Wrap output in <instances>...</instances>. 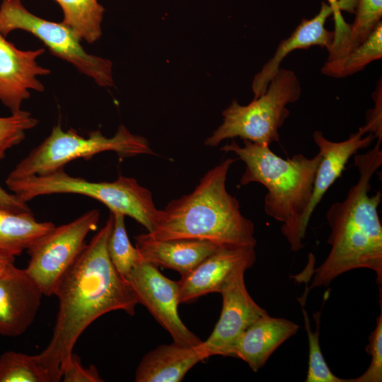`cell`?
<instances>
[{
  "instance_id": "cell-1",
  "label": "cell",
  "mask_w": 382,
  "mask_h": 382,
  "mask_svg": "<svg viewBox=\"0 0 382 382\" xmlns=\"http://www.w3.org/2000/svg\"><path fill=\"white\" fill-rule=\"evenodd\" d=\"M113 221L110 212L54 293L59 310L52 335L46 348L37 354L53 382L61 381L76 342L93 321L117 310L134 314L137 298L127 279L113 266L107 250Z\"/></svg>"
},
{
  "instance_id": "cell-2",
  "label": "cell",
  "mask_w": 382,
  "mask_h": 382,
  "mask_svg": "<svg viewBox=\"0 0 382 382\" xmlns=\"http://www.w3.org/2000/svg\"><path fill=\"white\" fill-rule=\"evenodd\" d=\"M381 141L364 154H354L359 172L357 182L346 197L330 205L326 218L331 232L327 243L330 250L316 270L308 290L328 286L338 276L347 272L366 268L376 274L381 294L382 226L378 208L382 194L370 195L371 179L382 165Z\"/></svg>"
},
{
  "instance_id": "cell-3",
  "label": "cell",
  "mask_w": 382,
  "mask_h": 382,
  "mask_svg": "<svg viewBox=\"0 0 382 382\" xmlns=\"http://www.w3.org/2000/svg\"><path fill=\"white\" fill-rule=\"evenodd\" d=\"M236 161L225 159L204 174L191 193L169 202L144 236L255 247V224L242 214L238 200L226 189L228 172Z\"/></svg>"
},
{
  "instance_id": "cell-4",
  "label": "cell",
  "mask_w": 382,
  "mask_h": 382,
  "mask_svg": "<svg viewBox=\"0 0 382 382\" xmlns=\"http://www.w3.org/2000/svg\"><path fill=\"white\" fill-rule=\"evenodd\" d=\"M220 150L236 154L245 163L241 185L258 183L267 190L264 199L265 213L282 224L281 231L290 250H301L306 233L304 218L321 158L320 153L312 158L298 154L283 158L270 146L248 140H243V146L232 140Z\"/></svg>"
},
{
  "instance_id": "cell-5",
  "label": "cell",
  "mask_w": 382,
  "mask_h": 382,
  "mask_svg": "<svg viewBox=\"0 0 382 382\" xmlns=\"http://www.w3.org/2000/svg\"><path fill=\"white\" fill-rule=\"evenodd\" d=\"M8 189L26 202L41 195L77 194L93 198L110 212L128 216L142 225L147 232L155 227L160 214L151 191L136 179L122 175L112 182H92L71 176L63 168L42 175L6 180Z\"/></svg>"
},
{
  "instance_id": "cell-6",
  "label": "cell",
  "mask_w": 382,
  "mask_h": 382,
  "mask_svg": "<svg viewBox=\"0 0 382 382\" xmlns=\"http://www.w3.org/2000/svg\"><path fill=\"white\" fill-rule=\"evenodd\" d=\"M301 94L296 74L280 68L265 93L248 105L232 101L222 112V124L205 140V145L217 146L222 141L235 137L267 146L279 142V130L290 114L287 105L297 101Z\"/></svg>"
},
{
  "instance_id": "cell-7",
  "label": "cell",
  "mask_w": 382,
  "mask_h": 382,
  "mask_svg": "<svg viewBox=\"0 0 382 382\" xmlns=\"http://www.w3.org/2000/svg\"><path fill=\"white\" fill-rule=\"evenodd\" d=\"M114 151L121 158L139 154H154L148 141L133 134L123 125L112 137L99 130L80 136L73 129L64 131L60 125L54 126L50 135L11 171L6 179L14 180L31 175H46L76 158L88 159L104 152Z\"/></svg>"
},
{
  "instance_id": "cell-8",
  "label": "cell",
  "mask_w": 382,
  "mask_h": 382,
  "mask_svg": "<svg viewBox=\"0 0 382 382\" xmlns=\"http://www.w3.org/2000/svg\"><path fill=\"white\" fill-rule=\"evenodd\" d=\"M27 31L40 39L51 52L68 62L103 87L113 86L112 62L88 54L75 32L63 22L47 21L30 12L21 0H2L0 33L6 36L15 30Z\"/></svg>"
},
{
  "instance_id": "cell-9",
  "label": "cell",
  "mask_w": 382,
  "mask_h": 382,
  "mask_svg": "<svg viewBox=\"0 0 382 382\" xmlns=\"http://www.w3.org/2000/svg\"><path fill=\"white\" fill-rule=\"evenodd\" d=\"M98 209H91L74 220L59 226L39 238L27 250V272L43 296L54 293L62 278L86 245L88 234L100 220Z\"/></svg>"
},
{
  "instance_id": "cell-10",
  "label": "cell",
  "mask_w": 382,
  "mask_h": 382,
  "mask_svg": "<svg viewBox=\"0 0 382 382\" xmlns=\"http://www.w3.org/2000/svg\"><path fill=\"white\" fill-rule=\"evenodd\" d=\"M138 303L144 305L171 335L173 342L197 346L202 342L183 323L178 313V282L165 277L158 267L140 260L126 277Z\"/></svg>"
},
{
  "instance_id": "cell-11",
  "label": "cell",
  "mask_w": 382,
  "mask_h": 382,
  "mask_svg": "<svg viewBox=\"0 0 382 382\" xmlns=\"http://www.w3.org/2000/svg\"><path fill=\"white\" fill-rule=\"evenodd\" d=\"M236 272L222 287V309L219 319L202 347L207 357H233L234 346L242 333L257 318L267 314L250 296L244 273Z\"/></svg>"
},
{
  "instance_id": "cell-12",
  "label": "cell",
  "mask_w": 382,
  "mask_h": 382,
  "mask_svg": "<svg viewBox=\"0 0 382 382\" xmlns=\"http://www.w3.org/2000/svg\"><path fill=\"white\" fill-rule=\"evenodd\" d=\"M256 260L255 247L220 245L178 282L180 303H190L222 287L236 272L250 268Z\"/></svg>"
},
{
  "instance_id": "cell-13",
  "label": "cell",
  "mask_w": 382,
  "mask_h": 382,
  "mask_svg": "<svg viewBox=\"0 0 382 382\" xmlns=\"http://www.w3.org/2000/svg\"><path fill=\"white\" fill-rule=\"evenodd\" d=\"M44 52V48L19 50L0 33V101L11 114L21 110L23 101L30 96L29 90L44 91L37 77L50 70L36 61Z\"/></svg>"
},
{
  "instance_id": "cell-14",
  "label": "cell",
  "mask_w": 382,
  "mask_h": 382,
  "mask_svg": "<svg viewBox=\"0 0 382 382\" xmlns=\"http://www.w3.org/2000/svg\"><path fill=\"white\" fill-rule=\"evenodd\" d=\"M42 296L25 269L11 267L0 277V335L23 334L34 322Z\"/></svg>"
},
{
  "instance_id": "cell-15",
  "label": "cell",
  "mask_w": 382,
  "mask_h": 382,
  "mask_svg": "<svg viewBox=\"0 0 382 382\" xmlns=\"http://www.w3.org/2000/svg\"><path fill=\"white\" fill-rule=\"evenodd\" d=\"M359 130L342 141H332L323 132L315 131L313 139L319 149L321 158L318 165L311 202L305 218L304 227L307 229L311 217L328 189L342 175L349 159L361 149L367 148L375 137L371 134L364 137Z\"/></svg>"
},
{
  "instance_id": "cell-16",
  "label": "cell",
  "mask_w": 382,
  "mask_h": 382,
  "mask_svg": "<svg viewBox=\"0 0 382 382\" xmlns=\"http://www.w3.org/2000/svg\"><path fill=\"white\" fill-rule=\"evenodd\" d=\"M331 15L332 9L330 6L322 2L318 14L311 19H303L291 35L279 44L273 56L253 79L252 89L254 98L265 93L270 81L280 69L282 62L290 52L312 46H320L327 50L330 47L334 32L326 29L325 22Z\"/></svg>"
},
{
  "instance_id": "cell-17",
  "label": "cell",
  "mask_w": 382,
  "mask_h": 382,
  "mask_svg": "<svg viewBox=\"0 0 382 382\" xmlns=\"http://www.w3.org/2000/svg\"><path fill=\"white\" fill-rule=\"evenodd\" d=\"M299 326L287 319L264 315L255 320L236 342L233 357L248 364L257 371L272 354L286 340L294 335Z\"/></svg>"
},
{
  "instance_id": "cell-18",
  "label": "cell",
  "mask_w": 382,
  "mask_h": 382,
  "mask_svg": "<svg viewBox=\"0 0 382 382\" xmlns=\"http://www.w3.org/2000/svg\"><path fill=\"white\" fill-rule=\"evenodd\" d=\"M140 260L156 267L171 269L181 277L190 272L220 245L195 239L151 240L143 233L136 236Z\"/></svg>"
},
{
  "instance_id": "cell-19",
  "label": "cell",
  "mask_w": 382,
  "mask_h": 382,
  "mask_svg": "<svg viewBox=\"0 0 382 382\" xmlns=\"http://www.w3.org/2000/svg\"><path fill=\"white\" fill-rule=\"evenodd\" d=\"M209 358L202 343L197 346L173 342L161 345L141 360L136 372V382H180L197 363Z\"/></svg>"
},
{
  "instance_id": "cell-20",
  "label": "cell",
  "mask_w": 382,
  "mask_h": 382,
  "mask_svg": "<svg viewBox=\"0 0 382 382\" xmlns=\"http://www.w3.org/2000/svg\"><path fill=\"white\" fill-rule=\"evenodd\" d=\"M55 225L38 221L30 212H16L0 206V253L18 256Z\"/></svg>"
},
{
  "instance_id": "cell-21",
  "label": "cell",
  "mask_w": 382,
  "mask_h": 382,
  "mask_svg": "<svg viewBox=\"0 0 382 382\" xmlns=\"http://www.w3.org/2000/svg\"><path fill=\"white\" fill-rule=\"evenodd\" d=\"M381 57L382 23L380 22L363 42L345 55L334 61H326L321 72L334 78L347 77L361 71L369 64Z\"/></svg>"
},
{
  "instance_id": "cell-22",
  "label": "cell",
  "mask_w": 382,
  "mask_h": 382,
  "mask_svg": "<svg viewBox=\"0 0 382 382\" xmlns=\"http://www.w3.org/2000/svg\"><path fill=\"white\" fill-rule=\"evenodd\" d=\"M62 9V22L81 40L93 43L101 36L105 9L98 0H55Z\"/></svg>"
},
{
  "instance_id": "cell-23",
  "label": "cell",
  "mask_w": 382,
  "mask_h": 382,
  "mask_svg": "<svg viewBox=\"0 0 382 382\" xmlns=\"http://www.w3.org/2000/svg\"><path fill=\"white\" fill-rule=\"evenodd\" d=\"M0 382H53L39 357L6 351L0 356Z\"/></svg>"
},
{
  "instance_id": "cell-24",
  "label": "cell",
  "mask_w": 382,
  "mask_h": 382,
  "mask_svg": "<svg viewBox=\"0 0 382 382\" xmlns=\"http://www.w3.org/2000/svg\"><path fill=\"white\" fill-rule=\"evenodd\" d=\"M112 214L114 221L108 239L107 250L113 266L126 279L140 261V255L129 239L125 224V216Z\"/></svg>"
},
{
  "instance_id": "cell-25",
  "label": "cell",
  "mask_w": 382,
  "mask_h": 382,
  "mask_svg": "<svg viewBox=\"0 0 382 382\" xmlns=\"http://www.w3.org/2000/svg\"><path fill=\"white\" fill-rule=\"evenodd\" d=\"M306 294L300 299L303 311L305 328L307 332L308 340V367L306 382H346V379L336 376L330 369L323 357L320 343V322L321 311L313 314L316 320V330L313 332L311 329L310 320L303 307L306 302Z\"/></svg>"
},
{
  "instance_id": "cell-26",
  "label": "cell",
  "mask_w": 382,
  "mask_h": 382,
  "mask_svg": "<svg viewBox=\"0 0 382 382\" xmlns=\"http://www.w3.org/2000/svg\"><path fill=\"white\" fill-rule=\"evenodd\" d=\"M355 6V18L349 25L348 42L342 57L363 42L381 22L382 0H356Z\"/></svg>"
},
{
  "instance_id": "cell-27",
  "label": "cell",
  "mask_w": 382,
  "mask_h": 382,
  "mask_svg": "<svg viewBox=\"0 0 382 382\" xmlns=\"http://www.w3.org/2000/svg\"><path fill=\"white\" fill-rule=\"evenodd\" d=\"M38 123L36 118L25 110L8 117H0V161L8 149L19 144L25 137V132Z\"/></svg>"
},
{
  "instance_id": "cell-28",
  "label": "cell",
  "mask_w": 382,
  "mask_h": 382,
  "mask_svg": "<svg viewBox=\"0 0 382 382\" xmlns=\"http://www.w3.org/2000/svg\"><path fill=\"white\" fill-rule=\"evenodd\" d=\"M382 304L380 297L381 312L376 319L374 330L369 337L366 347V353L371 357V363L359 376L346 379V382H381L382 381Z\"/></svg>"
},
{
  "instance_id": "cell-29",
  "label": "cell",
  "mask_w": 382,
  "mask_h": 382,
  "mask_svg": "<svg viewBox=\"0 0 382 382\" xmlns=\"http://www.w3.org/2000/svg\"><path fill=\"white\" fill-rule=\"evenodd\" d=\"M62 379L64 382H101L96 366L91 364L84 367L79 357L72 353L62 370Z\"/></svg>"
},
{
  "instance_id": "cell-30",
  "label": "cell",
  "mask_w": 382,
  "mask_h": 382,
  "mask_svg": "<svg viewBox=\"0 0 382 382\" xmlns=\"http://www.w3.org/2000/svg\"><path fill=\"white\" fill-rule=\"evenodd\" d=\"M382 94L381 83L374 94V106L367 111L366 124L359 128L363 134H371L378 141L382 140Z\"/></svg>"
},
{
  "instance_id": "cell-31",
  "label": "cell",
  "mask_w": 382,
  "mask_h": 382,
  "mask_svg": "<svg viewBox=\"0 0 382 382\" xmlns=\"http://www.w3.org/2000/svg\"><path fill=\"white\" fill-rule=\"evenodd\" d=\"M328 4L332 9L335 20L334 39L332 44L340 45L347 42L349 33V24H347L342 14L343 7L340 0H328Z\"/></svg>"
},
{
  "instance_id": "cell-32",
  "label": "cell",
  "mask_w": 382,
  "mask_h": 382,
  "mask_svg": "<svg viewBox=\"0 0 382 382\" xmlns=\"http://www.w3.org/2000/svg\"><path fill=\"white\" fill-rule=\"evenodd\" d=\"M0 206L16 212H30L26 202L22 201L16 195L6 192L0 186Z\"/></svg>"
},
{
  "instance_id": "cell-33",
  "label": "cell",
  "mask_w": 382,
  "mask_h": 382,
  "mask_svg": "<svg viewBox=\"0 0 382 382\" xmlns=\"http://www.w3.org/2000/svg\"><path fill=\"white\" fill-rule=\"evenodd\" d=\"M15 257H16L0 253V277L14 265Z\"/></svg>"
}]
</instances>
